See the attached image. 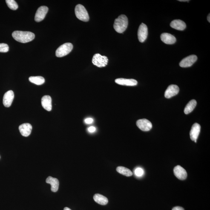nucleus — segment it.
Instances as JSON below:
<instances>
[{"label": "nucleus", "instance_id": "19", "mask_svg": "<svg viewBox=\"0 0 210 210\" xmlns=\"http://www.w3.org/2000/svg\"><path fill=\"white\" fill-rule=\"evenodd\" d=\"M41 104L44 109L50 111L52 109V100L49 96H44L41 99Z\"/></svg>", "mask_w": 210, "mask_h": 210}, {"label": "nucleus", "instance_id": "25", "mask_svg": "<svg viewBox=\"0 0 210 210\" xmlns=\"http://www.w3.org/2000/svg\"><path fill=\"white\" fill-rule=\"evenodd\" d=\"M9 50L8 45L5 43H0V52L7 53Z\"/></svg>", "mask_w": 210, "mask_h": 210}, {"label": "nucleus", "instance_id": "31", "mask_svg": "<svg viewBox=\"0 0 210 210\" xmlns=\"http://www.w3.org/2000/svg\"><path fill=\"white\" fill-rule=\"evenodd\" d=\"M180 1V2H189L190 1H188V0H179L178 1Z\"/></svg>", "mask_w": 210, "mask_h": 210}, {"label": "nucleus", "instance_id": "5", "mask_svg": "<svg viewBox=\"0 0 210 210\" xmlns=\"http://www.w3.org/2000/svg\"><path fill=\"white\" fill-rule=\"evenodd\" d=\"M92 62L93 65L98 67H104L108 64V59L106 56H102L99 53H96L93 56Z\"/></svg>", "mask_w": 210, "mask_h": 210}, {"label": "nucleus", "instance_id": "10", "mask_svg": "<svg viewBox=\"0 0 210 210\" xmlns=\"http://www.w3.org/2000/svg\"><path fill=\"white\" fill-rule=\"evenodd\" d=\"M174 172L176 177L181 180H185L187 177V173L186 170L180 165L175 167Z\"/></svg>", "mask_w": 210, "mask_h": 210}, {"label": "nucleus", "instance_id": "21", "mask_svg": "<svg viewBox=\"0 0 210 210\" xmlns=\"http://www.w3.org/2000/svg\"><path fill=\"white\" fill-rule=\"evenodd\" d=\"M197 102L195 100H191L185 107L184 112L185 114H189L194 110L197 105Z\"/></svg>", "mask_w": 210, "mask_h": 210}, {"label": "nucleus", "instance_id": "26", "mask_svg": "<svg viewBox=\"0 0 210 210\" xmlns=\"http://www.w3.org/2000/svg\"><path fill=\"white\" fill-rule=\"evenodd\" d=\"M144 171L142 168H137L135 171V174L137 177H141L144 174Z\"/></svg>", "mask_w": 210, "mask_h": 210}, {"label": "nucleus", "instance_id": "13", "mask_svg": "<svg viewBox=\"0 0 210 210\" xmlns=\"http://www.w3.org/2000/svg\"><path fill=\"white\" fill-rule=\"evenodd\" d=\"M201 127L199 124L195 123L193 125L190 132V137L193 141H197L200 134Z\"/></svg>", "mask_w": 210, "mask_h": 210}, {"label": "nucleus", "instance_id": "29", "mask_svg": "<svg viewBox=\"0 0 210 210\" xmlns=\"http://www.w3.org/2000/svg\"><path fill=\"white\" fill-rule=\"evenodd\" d=\"M172 210H184V209L183 208H182V207L177 206L173 208Z\"/></svg>", "mask_w": 210, "mask_h": 210}, {"label": "nucleus", "instance_id": "15", "mask_svg": "<svg viewBox=\"0 0 210 210\" xmlns=\"http://www.w3.org/2000/svg\"><path fill=\"white\" fill-rule=\"evenodd\" d=\"M116 83L118 85L127 86H134L137 85V82L134 79H127L125 78H118L115 81Z\"/></svg>", "mask_w": 210, "mask_h": 210}, {"label": "nucleus", "instance_id": "30", "mask_svg": "<svg viewBox=\"0 0 210 210\" xmlns=\"http://www.w3.org/2000/svg\"><path fill=\"white\" fill-rule=\"evenodd\" d=\"M210 14H208V17H207V19H208V22H210Z\"/></svg>", "mask_w": 210, "mask_h": 210}, {"label": "nucleus", "instance_id": "27", "mask_svg": "<svg viewBox=\"0 0 210 210\" xmlns=\"http://www.w3.org/2000/svg\"><path fill=\"white\" fill-rule=\"evenodd\" d=\"M88 131L90 133L94 132L96 131V128L93 126L90 127L88 128Z\"/></svg>", "mask_w": 210, "mask_h": 210}, {"label": "nucleus", "instance_id": "22", "mask_svg": "<svg viewBox=\"0 0 210 210\" xmlns=\"http://www.w3.org/2000/svg\"><path fill=\"white\" fill-rule=\"evenodd\" d=\"M29 80L32 83L36 85H40L45 82V79L42 76H31L29 78Z\"/></svg>", "mask_w": 210, "mask_h": 210}, {"label": "nucleus", "instance_id": "32", "mask_svg": "<svg viewBox=\"0 0 210 210\" xmlns=\"http://www.w3.org/2000/svg\"><path fill=\"white\" fill-rule=\"evenodd\" d=\"M64 210H71L70 209V208H67V207H66V208H64Z\"/></svg>", "mask_w": 210, "mask_h": 210}, {"label": "nucleus", "instance_id": "23", "mask_svg": "<svg viewBox=\"0 0 210 210\" xmlns=\"http://www.w3.org/2000/svg\"><path fill=\"white\" fill-rule=\"evenodd\" d=\"M116 171L118 172L123 175L127 176V177L131 176L133 175L132 172L130 169L123 167H118L116 168Z\"/></svg>", "mask_w": 210, "mask_h": 210}, {"label": "nucleus", "instance_id": "1", "mask_svg": "<svg viewBox=\"0 0 210 210\" xmlns=\"http://www.w3.org/2000/svg\"><path fill=\"white\" fill-rule=\"evenodd\" d=\"M12 35L15 40L24 43L29 42L35 38L34 34L30 32L15 31Z\"/></svg>", "mask_w": 210, "mask_h": 210}, {"label": "nucleus", "instance_id": "7", "mask_svg": "<svg viewBox=\"0 0 210 210\" xmlns=\"http://www.w3.org/2000/svg\"><path fill=\"white\" fill-rule=\"evenodd\" d=\"M197 60V56L195 55H191L184 58L181 61L179 65L182 67H188L191 66Z\"/></svg>", "mask_w": 210, "mask_h": 210}, {"label": "nucleus", "instance_id": "18", "mask_svg": "<svg viewBox=\"0 0 210 210\" xmlns=\"http://www.w3.org/2000/svg\"><path fill=\"white\" fill-rule=\"evenodd\" d=\"M170 26L172 28L179 30H184L186 27L184 21L180 20H174L171 22Z\"/></svg>", "mask_w": 210, "mask_h": 210}, {"label": "nucleus", "instance_id": "3", "mask_svg": "<svg viewBox=\"0 0 210 210\" xmlns=\"http://www.w3.org/2000/svg\"><path fill=\"white\" fill-rule=\"evenodd\" d=\"M75 13L76 17L81 21L87 22L89 20L88 12L85 7L82 4L76 5L75 8Z\"/></svg>", "mask_w": 210, "mask_h": 210}, {"label": "nucleus", "instance_id": "4", "mask_svg": "<svg viewBox=\"0 0 210 210\" xmlns=\"http://www.w3.org/2000/svg\"><path fill=\"white\" fill-rule=\"evenodd\" d=\"M73 46L71 43H65L58 47L56 51V56L62 57L67 56L72 51Z\"/></svg>", "mask_w": 210, "mask_h": 210}, {"label": "nucleus", "instance_id": "16", "mask_svg": "<svg viewBox=\"0 0 210 210\" xmlns=\"http://www.w3.org/2000/svg\"><path fill=\"white\" fill-rule=\"evenodd\" d=\"M161 39L166 44H172L176 41V38L172 35L168 33H163L161 35Z\"/></svg>", "mask_w": 210, "mask_h": 210}, {"label": "nucleus", "instance_id": "28", "mask_svg": "<svg viewBox=\"0 0 210 210\" xmlns=\"http://www.w3.org/2000/svg\"><path fill=\"white\" fill-rule=\"evenodd\" d=\"M85 121L87 124H91L93 122V120L92 118H88L85 119Z\"/></svg>", "mask_w": 210, "mask_h": 210}, {"label": "nucleus", "instance_id": "20", "mask_svg": "<svg viewBox=\"0 0 210 210\" xmlns=\"http://www.w3.org/2000/svg\"><path fill=\"white\" fill-rule=\"evenodd\" d=\"M93 199L96 203L101 205H106L108 202V199L106 197L100 194H95Z\"/></svg>", "mask_w": 210, "mask_h": 210}, {"label": "nucleus", "instance_id": "9", "mask_svg": "<svg viewBox=\"0 0 210 210\" xmlns=\"http://www.w3.org/2000/svg\"><path fill=\"white\" fill-rule=\"evenodd\" d=\"M48 11V8L46 6L39 7L37 11L35 16V20L39 22L42 21L45 17Z\"/></svg>", "mask_w": 210, "mask_h": 210}, {"label": "nucleus", "instance_id": "2", "mask_svg": "<svg viewBox=\"0 0 210 210\" xmlns=\"http://www.w3.org/2000/svg\"><path fill=\"white\" fill-rule=\"evenodd\" d=\"M128 25V18L125 15H122L115 20L114 28L118 33H123L126 30Z\"/></svg>", "mask_w": 210, "mask_h": 210}, {"label": "nucleus", "instance_id": "12", "mask_svg": "<svg viewBox=\"0 0 210 210\" xmlns=\"http://www.w3.org/2000/svg\"><path fill=\"white\" fill-rule=\"evenodd\" d=\"M14 98V94L12 90H9L4 94L3 99V103L4 106L9 108L11 105Z\"/></svg>", "mask_w": 210, "mask_h": 210}, {"label": "nucleus", "instance_id": "17", "mask_svg": "<svg viewBox=\"0 0 210 210\" xmlns=\"http://www.w3.org/2000/svg\"><path fill=\"white\" fill-rule=\"evenodd\" d=\"M46 182L51 185V191L56 192L58 190L59 188V182L57 179L49 176L46 179Z\"/></svg>", "mask_w": 210, "mask_h": 210}, {"label": "nucleus", "instance_id": "14", "mask_svg": "<svg viewBox=\"0 0 210 210\" xmlns=\"http://www.w3.org/2000/svg\"><path fill=\"white\" fill-rule=\"evenodd\" d=\"M32 128V125L30 123H25L20 126L19 130L21 135L24 137H28L31 134Z\"/></svg>", "mask_w": 210, "mask_h": 210}, {"label": "nucleus", "instance_id": "24", "mask_svg": "<svg viewBox=\"0 0 210 210\" xmlns=\"http://www.w3.org/2000/svg\"><path fill=\"white\" fill-rule=\"evenodd\" d=\"M6 2L7 6L11 10H16L18 8V4L14 0H7Z\"/></svg>", "mask_w": 210, "mask_h": 210}, {"label": "nucleus", "instance_id": "11", "mask_svg": "<svg viewBox=\"0 0 210 210\" xmlns=\"http://www.w3.org/2000/svg\"><path fill=\"white\" fill-rule=\"evenodd\" d=\"M179 91V87L177 85H172L168 86L165 92V96L169 99L177 95Z\"/></svg>", "mask_w": 210, "mask_h": 210}, {"label": "nucleus", "instance_id": "8", "mask_svg": "<svg viewBox=\"0 0 210 210\" xmlns=\"http://www.w3.org/2000/svg\"><path fill=\"white\" fill-rule=\"evenodd\" d=\"M136 125L142 131H149L152 128V125L149 120L146 119H139L136 122Z\"/></svg>", "mask_w": 210, "mask_h": 210}, {"label": "nucleus", "instance_id": "6", "mask_svg": "<svg viewBox=\"0 0 210 210\" xmlns=\"http://www.w3.org/2000/svg\"><path fill=\"white\" fill-rule=\"evenodd\" d=\"M137 35L139 41L141 42H145L148 35V29L146 25L142 23L139 26Z\"/></svg>", "mask_w": 210, "mask_h": 210}]
</instances>
